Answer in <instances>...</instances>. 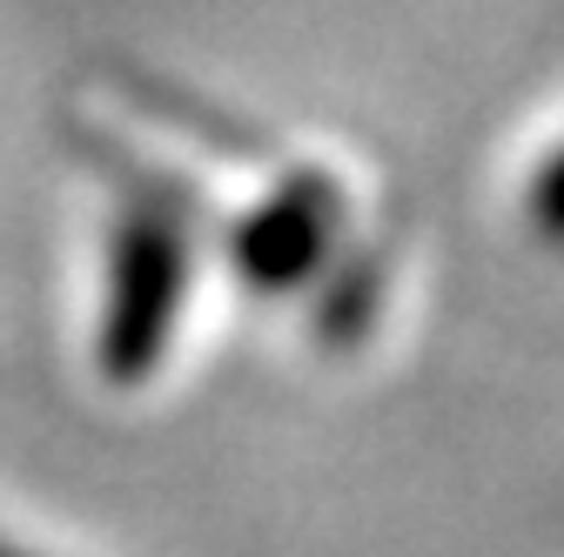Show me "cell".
Listing matches in <instances>:
<instances>
[{"mask_svg": "<svg viewBox=\"0 0 564 557\" xmlns=\"http://www.w3.org/2000/svg\"><path fill=\"white\" fill-rule=\"evenodd\" d=\"M531 216H538V229L551 236V242H564V155L544 168V182L531 188Z\"/></svg>", "mask_w": 564, "mask_h": 557, "instance_id": "3957f363", "label": "cell"}, {"mask_svg": "<svg viewBox=\"0 0 564 557\" xmlns=\"http://www.w3.org/2000/svg\"><path fill=\"white\" fill-rule=\"evenodd\" d=\"M188 290V242L169 208H128L115 242V283L101 316V376L134 383L149 376L175 336V309Z\"/></svg>", "mask_w": 564, "mask_h": 557, "instance_id": "6da1fadb", "label": "cell"}, {"mask_svg": "<svg viewBox=\"0 0 564 557\" xmlns=\"http://www.w3.org/2000/svg\"><path fill=\"white\" fill-rule=\"evenodd\" d=\"M336 216L343 201L323 175H296L262 216H249L236 229V269L249 290H290L323 262V249L336 242Z\"/></svg>", "mask_w": 564, "mask_h": 557, "instance_id": "7a4b0ae2", "label": "cell"}, {"mask_svg": "<svg viewBox=\"0 0 564 557\" xmlns=\"http://www.w3.org/2000/svg\"><path fill=\"white\" fill-rule=\"evenodd\" d=\"M0 557H34V550H21V544H8V537H0Z\"/></svg>", "mask_w": 564, "mask_h": 557, "instance_id": "277c9868", "label": "cell"}]
</instances>
